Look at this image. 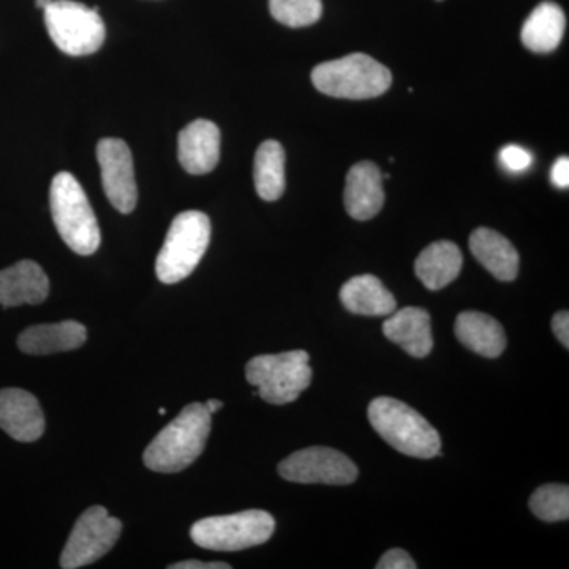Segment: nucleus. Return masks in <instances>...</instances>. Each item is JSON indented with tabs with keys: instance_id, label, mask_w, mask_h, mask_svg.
<instances>
[{
	"instance_id": "nucleus-1",
	"label": "nucleus",
	"mask_w": 569,
	"mask_h": 569,
	"mask_svg": "<svg viewBox=\"0 0 569 569\" xmlns=\"http://www.w3.org/2000/svg\"><path fill=\"white\" fill-rule=\"evenodd\" d=\"M211 417L204 403L194 402L183 408L146 448L144 466L157 473H178L192 466L208 443Z\"/></svg>"
},
{
	"instance_id": "nucleus-2",
	"label": "nucleus",
	"mask_w": 569,
	"mask_h": 569,
	"mask_svg": "<svg viewBox=\"0 0 569 569\" xmlns=\"http://www.w3.org/2000/svg\"><path fill=\"white\" fill-rule=\"evenodd\" d=\"M367 413L378 436L402 455L417 459L440 456L441 440L437 430L407 403L392 397H377Z\"/></svg>"
},
{
	"instance_id": "nucleus-3",
	"label": "nucleus",
	"mask_w": 569,
	"mask_h": 569,
	"mask_svg": "<svg viewBox=\"0 0 569 569\" xmlns=\"http://www.w3.org/2000/svg\"><path fill=\"white\" fill-rule=\"evenodd\" d=\"M52 222L62 241L74 253L88 257L97 252L102 241L99 222L81 183L70 173L52 179L50 190Z\"/></svg>"
},
{
	"instance_id": "nucleus-4",
	"label": "nucleus",
	"mask_w": 569,
	"mask_h": 569,
	"mask_svg": "<svg viewBox=\"0 0 569 569\" xmlns=\"http://www.w3.org/2000/svg\"><path fill=\"white\" fill-rule=\"evenodd\" d=\"M313 86L336 99L366 100L383 96L391 88V71L362 52L320 63L312 71Z\"/></svg>"
},
{
	"instance_id": "nucleus-5",
	"label": "nucleus",
	"mask_w": 569,
	"mask_h": 569,
	"mask_svg": "<svg viewBox=\"0 0 569 569\" xmlns=\"http://www.w3.org/2000/svg\"><path fill=\"white\" fill-rule=\"evenodd\" d=\"M211 241V220L200 211L179 213L164 238L156 261L160 282L173 284L187 279L208 250Z\"/></svg>"
},
{
	"instance_id": "nucleus-6",
	"label": "nucleus",
	"mask_w": 569,
	"mask_h": 569,
	"mask_svg": "<svg viewBox=\"0 0 569 569\" xmlns=\"http://www.w3.org/2000/svg\"><path fill=\"white\" fill-rule=\"evenodd\" d=\"M309 361L305 350L257 356L246 366V378L264 402L284 406L298 400L312 383Z\"/></svg>"
},
{
	"instance_id": "nucleus-7",
	"label": "nucleus",
	"mask_w": 569,
	"mask_h": 569,
	"mask_svg": "<svg viewBox=\"0 0 569 569\" xmlns=\"http://www.w3.org/2000/svg\"><path fill=\"white\" fill-rule=\"evenodd\" d=\"M276 530V520L261 509L198 520L190 530L194 545L220 552H236L264 545Z\"/></svg>"
},
{
	"instance_id": "nucleus-8",
	"label": "nucleus",
	"mask_w": 569,
	"mask_h": 569,
	"mask_svg": "<svg viewBox=\"0 0 569 569\" xmlns=\"http://www.w3.org/2000/svg\"><path fill=\"white\" fill-rule=\"evenodd\" d=\"M44 24L56 47L69 56H88L102 48L107 29L99 7L89 9L73 0H52Z\"/></svg>"
},
{
	"instance_id": "nucleus-9",
	"label": "nucleus",
	"mask_w": 569,
	"mask_h": 569,
	"mask_svg": "<svg viewBox=\"0 0 569 569\" xmlns=\"http://www.w3.org/2000/svg\"><path fill=\"white\" fill-rule=\"evenodd\" d=\"M121 531V520L111 518L103 507L86 509L71 530L62 552L61 567L77 569L96 563L114 548Z\"/></svg>"
},
{
	"instance_id": "nucleus-10",
	"label": "nucleus",
	"mask_w": 569,
	"mask_h": 569,
	"mask_svg": "<svg viewBox=\"0 0 569 569\" xmlns=\"http://www.w3.org/2000/svg\"><path fill=\"white\" fill-rule=\"evenodd\" d=\"M280 477L299 485L347 486L358 478V467L337 449L312 447L282 460Z\"/></svg>"
},
{
	"instance_id": "nucleus-11",
	"label": "nucleus",
	"mask_w": 569,
	"mask_h": 569,
	"mask_svg": "<svg viewBox=\"0 0 569 569\" xmlns=\"http://www.w3.org/2000/svg\"><path fill=\"white\" fill-rule=\"evenodd\" d=\"M104 193L119 212L130 213L138 201L133 157L129 146L118 138H107L97 146Z\"/></svg>"
},
{
	"instance_id": "nucleus-12",
	"label": "nucleus",
	"mask_w": 569,
	"mask_h": 569,
	"mask_svg": "<svg viewBox=\"0 0 569 569\" xmlns=\"http://www.w3.org/2000/svg\"><path fill=\"white\" fill-rule=\"evenodd\" d=\"M0 429L24 443L39 440L44 432V417L39 400L24 389L0 391Z\"/></svg>"
},
{
	"instance_id": "nucleus-13",
	"label": "nucleus",
	"mask_w": 569,
	"mask_h": 569,
	"mask_svg": "<svg viewBox=\"0 0 569 569\" xmlns=\"http://www.w3.org/2000/svg\"><path fill=\"white\" fill-rule=\"evenodd\" d=\"M179 162L190 174L211 173L220 160V130L216 123L198 119L181 130Z\"/></svg>"
},
{
	"instance_id": "nucleus-14",
	"label": "nucleus",
	"mask_w": 569,
	"mask_h": 569,
	"mask_svg": "<svg viewBox=\"0 0 569 569\" xmlns=\"http://www.w3.org/2000/svg\"><path fill=\"white\" fill-rule=\"evenodd\" d=\"M385 204L383 176L372 162L356 163L347 174L346 209L355 220L373 219Z\"/></svg>"
},
{
	"instance_id": "nucleus-15",
	"label": "nucleus",
	"mask_w": 569,
	"mask_h": 569,
	"mask_svg": "<svg viewBox=\"0 0 569 569\" xmlns=\"http://www.w3.org/2000/svg\"><path fill=\"white\" fill-rule=\"evenodd\" d=\"M50 295V280L36 261L20 263L0 271V306L41 305Z\"/></svg>"
},
{
	"instance_id": "nucleus-16",
	"label": "nucleus",
	"mask_w": 569,
	"mask_h": 569,
	"mask_svg": "<svg viewBox=\"0 0 569 569\" xmlns=\"http://www.w3.org/2000/svg\"><path fill=\"white\" fill-rule=\"evenodd\" d=\"M383 335L413 358H426L433 348L430 316L419 307H403L392 312L383 323Z\"/></svg>"
},
{
	"instance_id": "nucleus-17",
	"label": "nucleus",
	"mask_w": 569,
	"mask_h": 569,
	"mask_svg": "<svg viewBox=\"0 0 569 569\" xmlns=\"http://www.w3.org/2000/svg\"><path fill=\"white\" fill-rule=\"evenodd\" d=\"M88 331L78 321H62L56 325L31 326L18 337L22 353L44 356L77 350L84 346Z\"/></svg>"
},
{
	"instance_id": "nucleus-18",
	"label": "nucleus",
	"mask_w": 569,
	"mask_h": 569,
	"mask_svg": "<svg viewBox=\"0 0 569 569\" xmlns=\"http://www.w3.org/2000/svg\"><path fill=\"white\" fill-rule=\"evenodd\" d=\"M470 250L479 263L501 282H511L518 277V250L497 231L490 228L475 230L470 236Z\"/></svg>"
},
{
	"instance_id": "nucleus-19",
	"label": "nucleus",
	"mask_w": 569,
	"mask_h": 569,
	"mask_svg": "<svg viewBox=\"0 0 569 569\" xmlns=\"http://www.w3.org/2000/svg\"><path fill=\"white\" fill-rule=\"evenodd\" d=\"M340 301L356 316L385 317L395 312L397 302L391 291L376 276H358L340 290Z\"/></svg>"
},
{
	"instance_id": "nucleus-20",
	"label": "nucleus",
	"mask_w": 569,
	"mask_h": 569,
	"mask_svg": "<svg viewBox=\"0 0 569 569\" xmlns=\"http://www.w3.org/2000/svg\"><path fill=\"white\" fill-rule=\"evenodd\" d=\"M456 336L459 342L485 358H498L507 348L503 326L488 313L468 310L456 320Z\"/></svg>"
},
{
	"instance_id": "nucleus-21",
	"label": "nucleus",
	"mask_w": 569,
	"mask_h": 569,
	"mask_svg": "<svg viewBox=\"0 0 569 569\" xmlns=\"http://www.w3.org/2000/svg\"><path fill=\"white\" fill-rule=\"evenodd\" d=\"M462 264V252L455 242L438 241L419 253L415 272L426 288L437 291L458 279Z\"/></svg>"
},
{
	"instance_id": "nucleus-22",
	"label": "nucleus",
	"mask_w": 569,
	"mask_h": 569,
	"mask_svg": "<svg viewBox=\"0 0 569 569\" xmlns=\"http://www.w3.org/2000/svg\"><path fill=\"white\" fill-rule=\"evenodd\" d=\"M565 28H567V18L561 7L556 2H542L531 11L529 20L523 22L520 39L527 50L546 54L559 48Z\"/></svg>"
},
{
	"instance_id": "nucleus-23",
	"label": "nucleus",
	"mask_w": 569,
	"mask_h": 569,
	"mask_svg": "<svg viewBox=\"0 0 569 569\" xmlns=\"http://www.w3.org/2000/svg\"><path fill=\"white\" fill-rule=\"evenodd\" d=\"M254 189L264 201H276L284 192V151L279 141L261 142L254 156Z\"/></svg>"
},
{
	"instance_id": "nucleus-24",
	"label": "nucleus",
	"mask_w": 569,
	"mask_h": 569,
	"mask_svg": "<svg viewBox=\"0 0 569 569\" xmlns=\"http://www.w3.org/2000/svg\"><path fill=\"white\" fill-rule=\"evenodd\" d=\"M530 509L545 522H563L569 518V489L565 485H546L530 497Z\"/></svg>"
},
{
	"instance_id": "nucleus-25",
	"label": "nucleus",
	"mask_w": 569,
	"mask_h": 569,
	"mask_svg": "<svg viewBox=\"0 0 569 569\" xmlns=\"http://www.w3.org/2000/svg\"><path fill=\"white\" fill-rule=\"evenodd\" d=\"M274 20L288 28H307L316 24L323 14L321 0H269Z\"/></svg>"
},
{
	"instance_id": "nucleus-26",
	"label": "nucleus",
	"mask_w": 569,
	"mask_h": 569,
	"mask_svg": "<svg viewBox=\"0 0 569 569\" xmlns=\"http://www.w3.org/2000/svg\"><path fill=\"white\" fill-rule=\"evenodd\" d=\"M500 162L512 173H520V171L529 170L533 159H531L530 152L520 148V146L508 144L501 149Z\"/></svg>"
},
{
	"instance_id": "nucleus-27",
	"label": "nucleus",
	"mask_w": 569,
	"mask_h": 569,
	"mask_svg": "<svg viewBox=\"0 0 569 569\" xmlns=\"http://www.w3.org/2000/svg\"><path fill=\"white\" fill-rule=\"evenodd\" d=\"M378 569H417V563L407 550L391 549L377 563Z\"/></svg>"
},
{
	"instance_id": "nucleus-28",
	"label": "nucleus",
	"mask_w": 569,
	"mask_h": 569,
	"mask_svg": "<svg viewBox=\"0 0 569 569\" xmlns=\"http://www.w3.org/2000/svg\"><path fill=\"white\" fill-rule=\"evenodd\" d=\"M550 179H552L553 186L560 187V189H568L569 186V159L568 157H560L556 163H553L552 171H550Z\"/></svg>"
},
{
	"instance_id": "nucleus-29",
	"label": "nucleus",
	"mask_w": 569,
	"mask_h": 569,
	"mask_svg": "<svg viewBox=\"0 0 569 569\" xmlns=\"http://www.w3.org/2000/svg\"><path fill=\"white\" fill-rule=\"evenodd\" d=\"M552 329L556 332L557 339L563 343L565 348L569 347V313L567 310L556 313L552 318Z\"/></svg>"
},
{
	"instance_id": "nucleus-30",
	"label": "nucleus",
	"mask_w": 569,
	"mask_h": 569,
	"mask_svg": "<svg viewBox=\"0 0 569 569\" xmlns=\"http://www.w3.org/2000/svg\"><path fill=\"white\" fill-rule=\"evenodd\" d=\"M230 565L223 563V561H211V563H204V561L198 560H186L179 561V563L171 565L170 569H230Z\"/></svg>"
},
{
	"instance_id": "nucleus-31",
	"label": "nucleus",
	"mask_w": 569,
	"mask_h": 569,
	"mask_svg": "<svg viewBox=\"0 0 569 569\" xmlns=\"http://www.w3.org/2000/svg\"><path fill=\"white\" fill-rule=\"evenodd\" d=\"M204 407L208 408L209 413L213 415L223 407V403L219 399H209Z\"/></svg>"
},
{
	"instance_id": "nucleus-32",
	"label": "nucleus",
	"mask_w": 569,
	"mask_h": 569,
	"mask_svg": "<svg viewBox=\"0 0 569 569\" xmlns=\"http://www.w3.org/2000/svg\"><path fill=\"white\" fill-rule=\"evenodd\" d=\"M52 0H36L37 9L47 10L51 6Z\"/></svg>"
},
{
	"instance_id": "nucleus-33",
	"label": "nucleus",
	"mask_w": 569,
	"mask_h": 569,
	"mask_svg": "<svg viewBox=\"0 0 569 569\" xmlns=\"http://www.w3.org/2000/svg\"><path fill=\"white\" fill-rule=\"evenodd\" d=\"M159 413L163 417V415L167 413V410H164V408H160Z\"/></svg>"
}]
</instances>
